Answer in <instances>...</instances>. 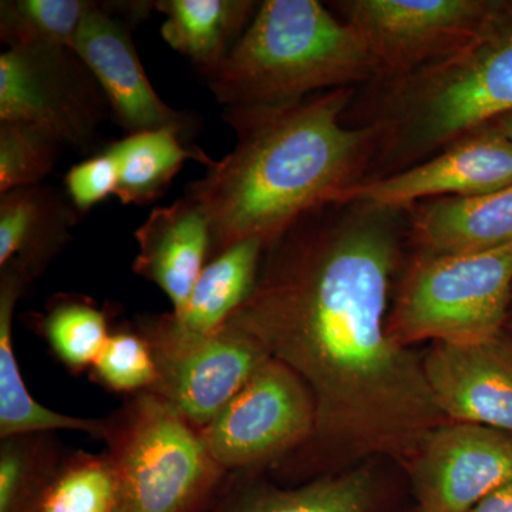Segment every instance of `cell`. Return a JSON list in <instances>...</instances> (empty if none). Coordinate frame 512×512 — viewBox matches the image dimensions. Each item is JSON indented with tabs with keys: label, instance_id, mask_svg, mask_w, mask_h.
Instances as JSON below:
<instances>
[{
	"label": "cell",
	"instance_id": "d4e9b609",
	"mask_svg": "<svg viewBox=\"0 0 512 512\" xmlns=\"http://www.w3.org/2000/svg\"><path fill=\"white\" fill-rule=\"evenodd\" d=\"M106 315L80 301L56 303L47 313L43 329L56 355L67 365H94L109 339Z\"/></svg>",
	"mask_w": 512,
	"mask_h": 512
},
{
	"label": "cell",
	"instance_id": "f546056e",
	"mask_svg": "<svg viewBox=\"0 0 512 512\" xmlns=\"http://www.w3.org/2000/svg\"><path fill=\"white\" fill-rule=\"evenodd\" d=\"M467 512H512V481L488 494Z\"/></svg>",
	"mask_w": 512,
	"mask_h": 512
},
{
	"label": "cell",
	"instance_id": "30bf717a",
	"mask_svg": "<svg viewBox=\"0 0 512 512\" xmlns=\"http://www.w3.org/2000/svg\"><path fill=\"white\" fill-rule=\"evenodd\" d=\"M315 403L305 383L269 357L200 436L215 463L244 468L311 440Z\"/></svg>",
	"mask_w": 512,
	"mask_h": 512
},
{
	"label": "cell",
	"instance_id": "8fae6325",
	"mask_svg": "<svg viewBox=\"0 0 512 512\" xmlns=\"http://www.w3.org/2000/svg\"><path fill=\"white\" fill-rule=\"evenodd\" d=\"M133 20L120 2H94L84 16L73 50L89 67L119 126L131 134L173 130L190 141L197 119L168 106L148 80L134 46Z\"/></svg>",
	"mask_w": 512,
	"mask_h": 512
},
{
	"label": "cell",
	"instance_id": "2e32d148",
	"mask_svg": "<svg viewBox=\"0 0 512 512\" xmlns=\"http://www.w3.org/2000/svg\"><path fill=\"white\" fill-rule=\"evenodd\" d=\"M413 252L456 255L512 242V185L474 197L439 198L407 208Z\"/></svg>",
	"mask_w": 512,
	"mask_h": 512
},
{
	"label": "cell",
	"instance_id": "ffe728a7",
	"mask_svg": "<svg viewBox=\"0 0 512 512\" xmlns=\"http://www.w3.org/2000/svg\"><path fill=\"white\" fill-rule=\"evenodd\" d=\"M265 249L261 239H247L212 258L202 269L183 316L170 315L175 328L200 336L224 328L254 291Z\"/></svg>",
	"mask_w": 512,
	"mask_h": 512
},
{
	"label": "cell",
	"instance_id": "4316f807",
	"mask_svg": "<svg viewBox=\"0 0 512 512\" xmlns=\"http://www.w3.org/2000/svg\"><path fill=\"white\" fill-rule=\"evenodd\" d=\"M94 366L100 379L119 392L150 390L157 375L150 343L134 333L110 335Z\"/></svg>",
	"mask_w": 512,
	"mask_h": 512
},
{
	"label": "cell",
	"instance_id": "ac0fdd59",
	"mask_svg": "<svg viewBox=\"0 0 512 512\" xmlns=\"http://www.w3.org/2000/svg\"><path fill=\"white\" fill-rule=\"evenodd\" d=\"M254 0H158L164 16L161 35L187 57L202 76L214 72L251 25Z\"/></svg>",
	"mask_w": 512,
	"mask_h": 512
},
{
	"label": "cell",
	"instance_id": "d6986e66",
	"mask_svg": "<svg viewBox=\"0 0 512 512\" xmlns=\"http://www.w3.org/2000/svg\"><path fill=\"white\" fill-rule=\"evenodd\" d=\"M26 282L15 271L2 269L0 282V436L3 440L47 430L84 431L106 436L109 427L100 420L79 419L46 409L33 400L20 375L13 352L12 319Z\"/></svg>",
	"mask_w": 512,
	"mask_h": 512
},
{
	"label": "cell",
	"instance_id": "4dcf8cb0",
	"mask_svg": "<svg viewBox=\"0 0 512 512\" xmlns=\"http://www.w3.org/2000/svg\"><path fill=\"white\" fill-rule=\"evenodd\" d=\"M494 127H497L501 133L504 134L505 137L512 143V113L505 114V116L500 117V119L493 121Z\"/></svg>",
	"mask_w": 512,
	"mask_h": 512
},
{
	"label": "cell",
	"instance_id": "e0dca14e",
	"mask_svg": "<svg viewBox=\"0 0 512 512\" xmlns=\"http://www.w3.org/2000/svg\"><path fill=\"white\" fill-rule=\"evenodd\" d=\"M66 192L50 185L18 188L0 198V266L28 284L66 245L77 224Z\"/></svg>",
	"mask_w": 512,
	"mask_h": 512
},
{
	"label": "cell",
	"instance_id": "ba28073f",
	"mask_svg": "<svg viewBox=\"0 0 512 512\" xmlns=\"http://www.w3.org/2000/svg\"><path fill=\"white\" fill-rule=\"evenodd\" d=\"M326 5L362 37L379 70L377 79H392L456 55L487 28L503 0H338Z\"/></svg>",
	"mask_w": 512,
	"mask_h": 512
},
{
	"label": "cell",
	"instance_id": "5b68a950",
	"mask_svg": "<svg viewBox=\"0 0 512 512\" xmlns=\"http://www.w3.org/2000/svg\"><path fill=\"white\" fill-rule=\"evenodd\" d=\"M512 302V242L456 255L413 252L387 318L390 338L410 348L424 340L477 342L504 332Z\"/></svg>",
	"mask_w": 512,
	"mask_h": 512
},
{
	"label": "cell",
	"instance_id": "4fadbf2b",
	"mask_svg": "<svg viewBox=\"0 0 512 512\" xmlns=\"http://www.w3.org/2000/svg\"><path fill=\"white\" fill-rule=\"evenodd\" d=\"M512 185V143L493 124L478 128L400 173L366 181L336 201L407 210L419 202L474 197Z\"/></svg>",
	"mask_w": 512,
	"mask_h": 512
},
{
	"label": "cell",
	"instance_id": "9c48e42d",
	"mask_svg": "<svg viewBox=\"0 0 512 512\" xmlns=\"http://www.w3.org/2000/svg\"><path fill=\"white\" fill-rule=\"evenodd\" d=\"M146 330L157 370L150 393L201 429L269 359L254 339L229 326L211 335H191L165 315Z\"/></svg>",
	"mask_w": 512,
	"mask_h": 512
},
{
	"label": "cell",
	"instance_id": "f1b7e54d",
	"mask_svg": "<svg viewBox=\"0 0 512 512\" xmlns=\"http://www.w3.org/2000/svg\"><path fill=\"white\" fill-rule=\"evenodd\" d=\"M119 165L111 148L73 165L64 177V192L79 215L87 214L97 204L116 194Z\"/></svg>",
	"mask_w": 512,
	"mask_h": 512
},
{
	"label": "cell",
	"instance_id": "3957f363",
	"mask_svg": "<svg viewBox=\"0 0 512 512\" xmlns=\"http://www.w3.org/2000/svg\"><path fill=\"white\" fill-rule=\"evenodd\" d=\"M512 113V0L456 55L416 72L357 87L350 127H372L377 151L367 181L400 173Z\"/></svg>",
	"mask_w": 512,
	"mask_h": 512
},
{
	"label": "cell",
	"instance_id": "8992f818",
	"mask_svg": "<svg viewBox=\"0 0 512 512\" xmlns=\"http://www.w3.org/2000/svg\"><path fill=\"white\" fill-rule=\"evenodd\" d=\"M106 436L117 485L113 512H195L221 476L200 431L156 394L138 397Z\"/></svg>",
	"mask_w": 512,
	"mask_h": 512
},
{
	"label": "cell",
	"instance_id": "83f0119b",
	"mask_svg": "<svg viewBox=\"0 0 512 512\" xmlns=\"http://www.w3.org/2000/svg\"><path fill=\"white\" fill-rule=\"evenodd\" d=\"M43 493L28 448L5 440L0 453V512H39Z\"/></svg>",
	"mask_w": 512,
	"mask_h": 512
},
{
	"label": "cell",
	"instance_id": "6da1fadb",
	"mask_svg": "<svg viewBox=\"0 0 512 512\" xmlns=\"http://www.w3.org/2000/svg\"><path fill=\"white\" fill-rule=\"evenodd\" d=\"M407 247V210L353 201L309 212L266 247L254 291L225 323L305 383L312 439L339 456L406 467L450 423L421 360L387 332Z\"/></svg>",
	"mask_w": 512,
	"mask_h": 512
},
{
	"label": "cell",
	"instance_id": "5bb4252c",
	"mask_svg": "<svg viewBox=\"0 0 512 512\" xmlns=\"http://www.w3.org/2000/svg\"><path fill=\"white\" fill-rule=\"evenodd\" d=\"M421 363L448 421L512 434V340L505 330L477 342L433 343Z\"/></svg>",
	"mask_w": 512,
	"mask_h": 512
},
{
	"label": "cell",
	"instance_id": "7c38bea8",
	"mask_svg": "<svg viewBox=\"0 0 512 512\" xmlns=\"http://www.w3.org/2000/svg\"><path fill=\"white\" fill-rule=\"evenodd\" d=\"M419 512H467L512 481V434L480 424H443L410 461Z\"/></svg>",
	"mask_w": 512,
	"mask_h": 512
},
{
	"label": "cell",
	"instance_id": "7a4b0ae2",
	"mask_svg": "<svg viewBox=\"0 0 512 512\" xmlns=\"http://www.w3.org/2000/svg\"><path fill=\"white\" fill-rule=\"evenodd\" d=\"M356 89L276 106L225 107L234 150L185 187L210 224L211 259L247 239L268 247L309 212L369 180L376 131L343 120Z\"/></svg>",
	"mask_w": 512,
	"mask_h": 512
},
{
	"label": "cell",
	"instance_id": "9a60e30c",
	"mask_svg": "<svg viewBox=\"0 0 512 512\" xmlns=\"http://www.w3.org/2000/svg\"><path fill=\"white\" fill-rule=\"evenodd\" d=\"M138 255L134 271L154 282L181 318L205 261L210 258L211 229L197 202L184 197L157 207L136 231Z\"/></svg>",
	"mask_w": 512,
	"mask_h": 512
},
{
	"label": "cell",
	"instance_id": "484cf974",
	"mask_svg": "<svg viewBox=\"0 0 512 512\" xmlns=\"http://www.w3.org/2000/svg\"><path fill=\"white\" fill-rule=\"evenodd\" d=\"M116 493L110 461H86L47 485L39 512H113Z\"/></svg>",
	"mask_w": 512,
	"mask_h": 512
},
{
	"label": "cell",
	"instance_id": "7402d4cb",
	"mask_svg": "<svg viewBox=\"0 0 512 512\" xmlns=\"http://www.w3.org/2000/svg\"><path fill=\"white\" fill-rule=\"evenodd\" d=\"M372 500V478L356 470L296 490L251 494L224 512H369Z\"/></svg>",
	"mask_w": 512,
	"mask_h": 512
},
{
	"label": "cell",
	"instance_id": "44dd1931",
	"mask_svg": "<svg viewBox=\"0 0 512 512\" xmlns=\"http://www.w3.org/2000/svg\"><path fill=\"white\" fill-rule=\"evenodd\" d=\"M109 147L119 165L114 197L124 205H147L163 197L185 161L205 167L214 161L173 130L131 134Z\"/></svg>",
	"mask_w": 512,
	"mask_h": 512
},
{
	"label": "cell",
	"instance_id": "277c9868",
	"mask_svg": "<svg viewBox=\"0 0 512 512\" xmlns=\"http://www.w3.org/2000/svg\"><path fill=\"white\" fill-rule=\"evenodd\" d=\"M207 83L231 106H276L379 77L362 37L318 0H265Z\"/></svg>",
	"mask_w": 512,
	"mask_h": 512
},
{
	"label": "cell",
	"instance_id": "52a82bcc",
	"mask_svg": "<svg viewBox=\"0 0 512 512\" xmlns=\"http://www.w3.org/2000/svg\"><path fill=\"white\" fill-rule=\"evenodd\" d=\"M110 106L72 47H8L0 55V121L35 124L63 147L92 153Z\"/></svg>",
	"mask_w": 512,
	"mask_h": 512
},
{
	"label": "cell",
	"instance_id": "cb8c5ba5",
	"mask_svg": "<svg viewBox=\"0 0 512 512\" xmlns=\"http://www.w3.org/2000/svg\"><path fill=\"white\" fill-rule=\"evenodd\" d=\"M62 148L35 124L0 121V195L42 184L56 167Z\"/></svg>",
	"mask_w": 512,
	"mask_h": 512
},
{
	"label": "cell",
	"instance_id": "1f68e13d",
	"mask_svg": "<svg viewBox=\"0 0 512 512\" xmlns=\"http://www.w3.org/2000/svg\"><path fill=\"white\" fill-rule=\"evenodd\" d=\"M505 333L510 336L512 340V318L508 319L507 325H505Z\"/></svg>",
	"mask_w": 512,
	"mask_h": 512
},
{
	"label": "cell",
	"instance_id": "603a6c76",
	"mask_svg": "<svg viewBox=\"0 0 512 512\" xmlns=\"http://www.w3.org/2000/svg\"><path fill=\"white\" fill-rule=\"evenodd\" d=\"M90 0H3L0 39L8 47H72Z\"/></svg>",
	"mask_w": 512,
	"mask_h": 512
}]
</instances>
